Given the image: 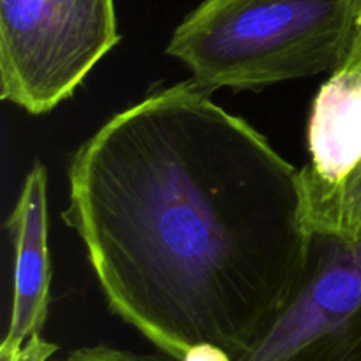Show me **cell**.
Listing matches in <instances>:
<instances>
[{"label": "cell", "instance_id": "cell-1", "mask_svg": "<svg viewBox=\"0 0 361 361\" xmlns=\"http://www.w3.org/2000/svg\"><path fill=\"white\" fill-rule=\"evenodd\" d=\"M192 80L102 123L69 164L62 217L109 309L180 361L245 358L305 284L316 235L302 169Z\"/></svg>", "mask_w": 361, "mask_h": 361}, {"label": "cell", "instance_id": "cell-2", "mask_svg": "<svg viewBox=\"0 0 361 361\" xmlns=\"http://www.w3.org/2000/svg\"><path fill=\"white\" fill-rule=\"evenodd\" d=\"M360 34L358 0H203L166 53L207 92L264 87L335 73Z\"/></svg>", "mask_w": 361, "mask_h": 361}, {"label": "cell", "instance_id": "cell-3", "mask_svg": "<svg viewBox=\"0 0 361 361\" xmlns=\"http://www.w3.org/2000/svg\"><path fill=\"white\" fill-rule=\"evenodd\" d=\"M118 41L115 0H0V95L49 113Z\"/></svg>", "mask_w": 361, "mask_h": 361}, {"label": "cell", "instance_id": "cell-4", "mask_svg": "<svg viewBox=\"0 0 361 361\" xmlns=\"http://www.w3.org/2000/svg\"><path fill=\"white\" fill-rule=\"evenodd\" d=\"M46 187V168L35 162L7 219L14 245V282L9 326L0 353H16L28 342L44 337L51 286Z\"/></svg>", "mask_w": 361, "mask_h": 361}, {"label": "cell", "instance_id": "cell-5", "mask_svg": "<svg viewBox=\"0 0 361 361\" xmlns=\"http://www.w3.org/2000/svg\"><path fill=\"white\" fill-rule=\"evenodd\" d=\"M355 48L361 53V34ZM309 222L312 233L319 238L361 242V166L316 214L310 215Z\"/></svg>", "mask_w": 361, "mask_h": 361}, {"label": "cell", "instance_id": "cell-6", "mask_svg": "<svg viewBox=\"0 0 361 361\" xmlns=\"http://www.w3.org/2000/svg\"><path fill=\"white\" fill-rule=\"evenodd\" d=\"M51 361H164L161 358L148 355H137V353L126 351V349L113 348V345L99 344L87 345V348H78L74 351L67 353L66 356Z\"/></svg>", "mask_w": 361, "mask_h": 361}, {"label": "cell", "instance_id": "cell-7", "mask_svg": "<svg viewBox=\"0 0 361 361\" xmlns=\"http://www.w3.org/2000/svg\"><path fill=\"white\" fill-rule=\"evenodd\" d=\"M59 345L41 337L25 344L16 353H0V361H51Z\"/></svg>", "mask_w": 361, "mask_h": 361}, {"label": "cell", "instance_id": "cell-8", "mask_svg": "<svg viewBox=\"0 0 361 361\" xmlns=\"http://www.w3.org/2000/svg\"><path fill=\"white\" fill-rule=\"evenodd\" d=\"M180 361H235L222 348L214 344H196L187 349Z\"/></svg>", "mask_w": 361, "mask_h": 361}, {"label": "cell", "instance_id": "cell-9", "mask_svg": "<svg viewBox=\"0 0 361 361\" xmlns=\"http://www.w3.org/2000/svg\"><path fill=\"white\" fill-rule=\"evenodd\" d=\"M360 2V34H361V0H358Z\"/></svg>", "mask_w": 361, "mask_h": 361}]
</instances>
